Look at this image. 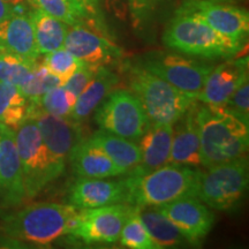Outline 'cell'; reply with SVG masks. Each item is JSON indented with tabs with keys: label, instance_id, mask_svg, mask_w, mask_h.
<instances>
[{
	"label": "cell",
	"instance_id": "cell-5",
	"mask_svg": "<svg viewBox=\"0 0 249 249\" xmlns=\"http://www.w3.org/2000/svg\"><path fill=\"white\" fill-rule=\"evenodd\" d=\"M128 85L150 124H176L197 102L194 93L181 91L140 65L129 67Z\"/></svg>",
	"mask_w": 249,
	"mask_h": 249
},
{
	"label": "cell",
	"instance_id": "cell-28",
	"mask_svg": "<svg viewBox=\"0 0 249 249\" xmlns=\"http://www.w3.org/2000/svg\"><path fill=\"white\" fill-rule=\"evenodd\" d=\"M36 61L12 53L1 48L0 49V82L20 87L30 75Z\"/></svg>",
	"mask_w": 249,
	"mask_h": 249
},
{
	"label": "cell",
	"instance_id": "cell-2",
	"mask_svg": "<svg viewBox=\"0 0 249 249\" xmlns=\"http://www.w3.org/2000/svg\"><path fill=\"white\" fill-rule=\"evenodd\" d=\"M79 209L71 204L38 202L2 217L1 231L8 238L28 244L50 245L70 234Z\"/></svg>",
	"mask_w": 249,
	"mask_h": 249
},
{
	"label": "cell",
	"instance_id": "cell-8",
	"mask_svg": "<svg viewBox=\"0 0 249 249\" xmlns=\"http://www.w3.org/2000/svg\"><path fill=\"white\" fill-rule=\"evenodd\" d=\"M95 121L99 129L138 141L150 127L141 102L130 90L114 89L96 107Z\"/></svg>",
	"mask_w": 249,
	"mask_h": 249
},
{
	"label": "cell",
	"instance_id": "cell-18",
	"mask_svg": "<svg viewBox=\"0 0 249 249\" xmlns=\"http://www.w3.org/2000/svg\"><path fill=\"white\" fill-rule=\"evenodd\" d=\"M68 160L79 178H113L126 174L90 139L79 140L71 150Z\"/></svg>",
	"mask_w": 249,
	"mask_h": 249
},
{
	"label": "cell",
	"instance_id": "cell-12",
	"mask_svg": "<svg viewBox=\"0 0 249 249\" xmlns=\"http://www.w3.org/2000/svg\"><path fill=\"white\" fill-rule=\"evenodd\" d=\"M178 14L200 18L218 33L245 42L249 33V14L246 9L217 0H185L177 9Z\"/></svg>",
	"mask_w": 249,
	"mask_h": 249
},
{
	"label": "cell",
	"instance_id": "cell-26",
	"mask_svg": "<svg viewBox=\"0 0 249 249\" xmlns=\"http://www.w3.org/2000/svg\"><path fill=\"white\" fill-rule=\"evenodd\" d=\"M28 102L17 86L0 82V124L15 129L27 119Z\"/></svg>",
	"mask_w": 249,
	"mask_h": 249
},
{
	"label": "cell",
	"instance_id": "cell-29",
	"mask_svg": "<svg viewBox=\"0 0 249 249\" xmlns=\"http://www.w3.org/2000/svg\"><path fill=\"white\" fill-rule=\"evenodd\" d=\"M34 7L57 18L68 26H74L80 21L90 18L76 0H29Z\"/></svg>",
	"mask_w": 249,
	"mask_h": 249
},
{
	"label": "cell",
	"instance_id": "cell-15",
	"mask_svg": "<svg viewBox=\"0 0 249 249\" xmlns=\"http://www.w3.org/2000/svg\"><path fill=\"white\" fill-rule=\"evenodd\" d=\"M129 183L127 178H79L68 193L70 204L76 209H91L116 203H128Z\"/></svg>",
	"mask_w": 249,
	"mask_h": 249
},
{
	"label": "cell",
	"instance_id": "cell-37",
	"mask_svg": "<svg viewBox=\"0 0 249 249\" xmlns=\"http://www.w3.org/2000/svg\"><path fill=\"white\" fill-rule=\"evenodd\" d=\"M76 1L82 6V8L85 9L86 13L90 18H102L101 9H99V0H76Z\"/></svg>",
	"mask_w": 249,
	"mask_h": 249
},
{
	"label": "cell",
	"instance_id": "cell-34",
	"mask_svg": "<svg viewBox=\"0 0 249 249\" xmlns=\"http://www.w3.org/2000/svg\"><path fill=\"white\" fill-rule=\"evenodd\" d=\"M226 110L231 111L245 123L249 121V85L248 80L239 87L231 97L223 105Z\"/></svg>",
	"mask_w": 249,
	"mask_h": 249
},
{
	"label": "cell",
	"instance_id": "cell-13",
	"mask_svg": "<svg viewBox=\"0 0 249 249\" xmlns=\"http://www.w3.org/2000/svg\"><path fill=\"white\" fill-rule=\"evenodd\" d=\"M157 208L181 232L187 242L200 245L214 224V214L194 196H186Z\"/></svg>",
	"mask_w": 249,
	"mask_h": 249
},
{
	"label": "cell",
	"instance_id": "cell-6",
	"mask_svg": "<svg viewBox=\"0 0 249 249\" xmlns=\"http://www.w3.org/2000/svg\"><path fill=\"white\" fill-rule=\"evenodd\" d=\"M14 132L26 195L33 198L59 178L65 169L50 154L35 120L27 118Z\"/></svg>",
	"mask_w": 249,
	"mask_h": 249
},
{
	"label": "cell",
	"instance_id": "cell-10",
	"mask_svg": "<svg viewBox=\"0 0 249 249\" xmlns=\"http://www.w3.org/2000/svg\"><path fill=\"white\" fill-rule=\"evenodd\" d=\"M140 66L163 79L181 91L198 92L203 87L213 65L181 53H150L140 62Z\"/></svg>",
	"mask_w": 249,
	"mask_h": 249
},
{
	"label": "cell",
	"instance_id": "cell-31",
	"mask_svg": "<svg viewBox=\"0 0 249 249\" xmlns=\"http://www.w3.org/2000/svg\"><path fill=\"white\" fill-rule=\"evenodd\" d=\"M119 240L121 246L132 249H158L151 239L139 213V207L130 214L121 230Z\"/></svg>",
	"mask_w": 249,
	"mask_h": 249
},
{
	"label": "cell",
	"instance_id": "cell-1",
	"mask_svg": "<svg viewBox=\"0 0 249 249\" xmlns=\"http://www.w3.org/2000/svg\"><path fill=\"white\" fill-rule=\"evenodd\" d=\"M196 120L200 130L201 165L205 169L247 154L249 126L231 111L202 103L196 105Z\"/></svg>",
	"mask_w": 249,
	"mask_h": 249
},
{
	"label": "cell",
	"instance_id": "cell-30",
	"mask_svg": "<svg viewBox=\"0 0 249 249\" xmlns=\"http://www.w3.org/2000/svg\"><path fill=\"white\" fill-rule=\"evenodd\" d=\"M76 97L62 86L50 89L38 99L33 103L42 112L54 117L70 118L73 108L75 107Z\"/></svg>",
	"mask_w": 249,
	"mask_h": 249
},
{
	"label": "cell",
	"instance_id": "cell-25",
	"mask_svg": "<svg viewBox=\"0 0 249 249\" xmlns=\"http://www.w3.org/2000/svg\"><path fill=\"white\" fill-rule=\"evenodd\" d=\"M139 213L158 249L176 247L186 241L177 226L155 205L139 208Z\"/></svg>",
	"mask_w": 249,
	"mask_h": 249
},
{
	"label": "cell",
	"instance_id": "cell-16",
	"mask_svg": "<svg viewBox=\"0 0 249 249\" xmlns=\"http://www.w3.org/2000/svg\"><path fill=\"white\" fill-rule=\"evenodd\" d=\"M27 118L36 121L46 148L61 167H66L71 150L77 140L76 121L54 117L42 112L33 103H28Z\"/></svg>",
	"mask_w": 249,
	"mask_h": 249
},
{
	"label": "cell",
	"instance_id": "cell-35",
	"mask_svg": "<svg viewBox=\"0 0 249 249\" xmlns=\"http://www.w3.org/2000/svg\"><path fill=\"white\" fill-rule=\"evenodd\" d=\"M96 71H97V66H91V65H83L82 67L79 68L75 73L64 83V88H66L71 93L77 98L81 92L86 89V87L89 85L90 81L93 79Z\"/></svg>",
	"mask_w": 249,
	"mask_h": 249
},
{
	"label": "cell",
	"instance_id": "cell-38",
	"mask_svg": "<svg viewBox=\"0 0 249 249\" xmlns=\"http://www.w3.org/2000/svg\"><path fill=\"white\" fill-rule=\"evenodd\" d=\"M12 15V6L9 0H0V22Z\"/></svg>",
	"mask_w": 249,
	"mask_h": 249
},
{
	"label": "cell",
	"instance_id": "cell-36",
	"mask_svg": "<svg viewBox=\"0 0 249 249\" xmlns=\"http://www.w3.org/2000/svg\"><path fill=\"white\" fill-rule=\"evenodd\" d=\"M104 7L108 14L118 18V20L124 21L128 14V4L127 0H103Z\"/></svg>",
	"mask_w": 249,
	"mask_h": 249
},
{
	"label": "cell",
	"instance_id": "cell-33",
	"mask_svg": "<svg viewBox=\"0 0 249 249\" xmlns=\"http://www.w3.org/2000/svg\"><path fill=\"white\" fill-rule=\"evenodd\" d=\"M167 0H127L128 13L133 26L142 27L152 17V14Z\"/></svg>",
	"mask_w": 249,
	"mask_h": 249
},
{
	"label": "cell",
	"instance_id": "cell-32",
	"mask_svg": "<svg viewBox=\"0 0 249 249\" xmlns=\"http://www.w3.org/2000/svg\"><path fill=\"white\" fill-rule=\"evenodd\" d=\"M43 65L64 86V83L86 64L74 57L66 49L61 48L46 53L43 59Z\"/></svg>",
	"mask_w": 249,
	"mask_h": 249
},
{
	"label": "cell",
	"instance_id": "cell-9",
	"mask_svg": "<svg viewBox=\"0 0 249 249\" xmlns=\"http://www.w3.org/2000/svg\"><path fill=\"white\" fill-rule=\"evenodd\" d=\"M74 57L91 66H108L123 57V50L107 31L102 18H87L71 26L64 42Z\"/></svg>",
	"mask_w": 249,
	"mask_h": 249
},
{
	"label": "cell",
	"instance_id": "cell-4",
	"mask_svg": "<svg viewBox=\"0 0 249 249\" xmlns=\"http://www.w3.org/2000/svg\"><path fill=\"white\" fill-rule=\"evenodd\" d=\"M200 170L179 164H166L142 176L126 174L129 183L128 203L143 208L161 205L186 196H194Z\"/></svg>",
	"mask_w": 249,
	"mask_h": 249
},
{
	"label": "cell",
	"instance_id": "cell-40",
	"mask_svg": "<svg viewBox=\"0 0 249 249\" xmlns=\"http://www.w3.org/2000/svg\"><path fill=\"white\" fill-rule=\"evenodd\" d=\"M0 49H1V46H0Z\"/></svg>",
	"mask_w": 249,
	"mask_h": 249
},
{
	"label": "cell",
	"instance_id": "cell-19",
	"mask_svg": "<svg viewBox=\"0 0 249 249\" xmlns=\"http://www.w3.org/2000/svg\"><path fill=\"white\" fill-rule=\"evenodd\" d=\"M195 102L180 119L173 124L172 147L169 163L188 165L196 167L201 165L200 130L196 120Z\"/></svg>",
	"mask_w": 249,
	"mask_h": 249
},
{
	"label": "cell",
	"instance_id": "cell-27",
	"mask_svg": "<svg viewBox=\"0 0 249 249\" xmlns=\"http://www.w3.org/2000/svg\"><path fill=\"white\" fill-rule=\"evenodd\" d=\"M58 86H62L60 81L46 70L43 62L36 61L30 75L18 88L28 103H37L46 91Z\"/></svg>",
	"mask_w": 249,
	"mask_h": 249
},
{
	"label": "cell",
	"instance_id": "cell-39",
	"mask_svg": "<svg viewBox=\"0 0 249 249\" xmlns=\"http://www.w3.org/2000/svg\"><path fill=\"white\" fill-rule=\"evenodd\" d=\"M217 1H234V0H217Z\"/></svg>",
	"mask_w": 249,
	"mask_h": 249
},
{
	"label": "cell",
	"instance_id": "cell-17",
	"mask_svg": "<svg viewBox=\"0 0 249 249\" xmlns=\"http://www.w3.org/2000/svg\"><path fill=\"white\" fill-rule=\"evenodd\" d=\"M248 80V58H230L213 67L203 87L194 93L195 99L204 104L223 107L231 95Z\"/></svg>",
	"mask_w": 249,
	"mask_h": 249
},
{
	"label": "cell",
	"instance_id": "cell-24",
	"mask_svg": "<svg viewBox=\"0 0 249 249\" xmlns=\"http://www.w3.org/2000/svg\"><path fill=\"white\" fill-rule=\"evenodd\" d=\"M90 141L98 145L126 173L135 169L141 161L139 145L128 139L101 129L93 134Z\"/></svg>",
	"mask_w": 249,
	"mask_h": 249
},
{
	"label": "cell",
	"instance_id": "cell-14",
	"mask_svg": "<svg viewBox=\"0 0 249 249\" xmlns=\"http://www.w3.org/2000/svg\"><path fill=\"white\" fill-rule=\"evenodd\" d=\"M27 198L14 129L0 124V200L2 207H17Z\"/></svg>",
	"mask_w": 249,
	"mask_h": 249
},
{
	"label": "cell",
	"instance_id": "cell-21",
	"mask_svg": "<svg viewBox=\"0 0 249 249\" xmlns=\"http://www.w3.org/2000/svg\"><path fill=\"white\" fill-rule=\"evenodd\" d=\"M0 46L29 60H38L40 54L29 14H13L0 22Z\"/></svg>",
	"mask_w": 249,
	"mask_h": 249
},
{
	"label": "cell",
	"instance_id": "cell-11",
	"mask_svg": "<svg viewBox=\"0 0 249 249\" xmlns=\"http://www.w3.org/2000/svg\"><path fill=\"white\" fill-rule=\"evenodd\" d=\"M134 209L135 205L129 203L80 209L70 234L86 245L113 244L119 240L121 230Z\"/></svg>",
	"mask_w": 249,
	"mask_h": 249
},
{
	"label": "cell",
	"instance_id": "cell-23",
	"mask_svg": "<svg viewBox=\"0 0 249 249\" xmlns=\"http://www.w3.org/2000/svg\"><path fill=\"white\" fill-rule=\"evenodd\" d=\"M29 17L33 21L39 54H46L64 48V42L70 27L68 24L34 6L30 9Z\"/></svg>",
	"mask_w": 249,
	"mask_h": 249
},
{
	"label": "cell",
	"instance_id": "cell-20",
	"mask_svg": "<svg viewBox=\"0 0 249 249\" xmlns=\"http://www.w3.org/2000/svg\"><path fill=\"white\" fill-rule=\"evenodd\" d=\"M172 138L173 124H150L139 142L141 161L126 174L142 176L169 164Z\"/></svg>",
	"mask_w": 249,
	"mask_h": 249
},
{
	"label": "cell",
	"instance_id": "cell-3",
	"mask_svg": "<svg viewBox=\"0 0 249 249\" xmlns=\"http://www.w3.org/2000/svg\"><path fill=\"white\" fill-rule=\"evenodd\" d=\"M163 42L178 53L207 60L236 57L244 48V43L218 33L200 18L178 13L165 28Z\"/></svg>",
	"mask_w": 249,
	"mask_h": 249
},
{
	"label": "cell",
	"instance_id": "cell-7",
	"mask_svg": "<svg viewBox=\"0 0 249 249\" xmlns=\"http://www.w3.org/2000/svg\"><path fill=\"white\" fill-rule=\"evenodd\" d=\"M248 176V160L245 156L207 167L205 172L200 173L195 197L211 209H235L247 192Z\"/></svg>",
	"mask_w": 249,
	"mask_h": 249
},
{
	"label": "cell",
	"instance_id": "cell-22",
	"mask_svg": "<svg viewBox=\"0 0 249 249\" xmlns=\"http://www.w3.org/2000/svg\"><path fill=\"white\" fill-rule=\"evenodd\" d=\"M120 82V76L107 66H98L93 79L76 98L70 119L79 121L88 118Z\"/></svg>",
	"mask_w": 249,
	"mask_h": 249
}]
</instances>
